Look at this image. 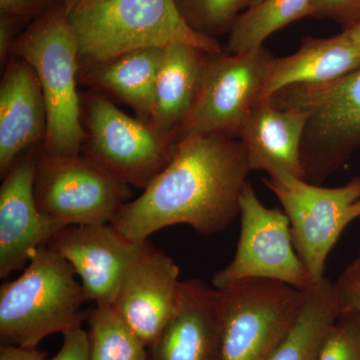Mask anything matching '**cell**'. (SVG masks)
Segmentation results:
<instances>
[{"instance_id":"1","label":"cell","mask_w":360,"mask_h":360,"mask_svg":"<svg viewBox=\"0 0 360 360\" xmlns=\"http://www.w3.org/2000/svg\"><path fill=\"white\" fill-rule=\"evenodd\" d=\"M250 172L238 139L182 137L167 167L139 198L122 206L111 225L137 243L176 224L189 225L201 236L219 233L240 213V196Z\"/></svg>"},{"instance_id":"2","label":"cell","mask_w":360,"mask_h":360,"mask_svg":"<svg viewBox=\"0 0 360 360\" xmlns=\"http://www.w3.org/2000/svg\"><path fill=\"white\" fill-rule=\"evenodd\" d=\"M68 15L77 40L79 71L127 52L172 44L224 52L215 39L191 26L176 0H94Z\"/></svg>"},{"instance_id":"3","label":"cell","mask_w":360,"mask_h":360,"mask_svg":"<svg viewBox=\"0 0 360 360\" xmlns=\"http://www.w3.org/2000/svg\"><path fill=\"white\" fill-rule=\"evenodd\" d=\"M11 56L27 61L39 78L47 116L44 153L80 155L84 131L77 87L78 45L65 6L45 13L16 37Z\"/></svg>"},{"instance_id":"4","label":"cell","mask_w":360,"mask_h":360,"mask_svg":"<svg viewBox=\"0 0 360 360\" xmlns=\"http://www.w3.org/2000/svg\"><path fill=\"white\" fill-rule=\"evenodd\" d=\"M72 265L49 245H40L18 279L0 288L2 342L37 347L52 333L82 326L84 288Z\"/></svg>"},{"instance_id":"5","label":"cell","mask_w":360,"mask_h":360,"mask_svg":"<svg viewBox=\"0 0 360 360\" xmlns=\"http://www.w3.org/2000/svg\"><path fill=\"white\" fill-rule=\"evenodd\" d=\"M270 98L309 113L302 163L310 184L321 186L360 148V68L328 84L288 87Z\"/></svg>"},{"instance_id":"6","label":"cell","mask_w":360,"mask_h":360,"mask_svg":"<svg viewBox=\"0 0 360 360\" xmlns=\"http://www.w3.org/2000/svg\"><path fill=\"white\" fill-rule=\"evenodd\" d=\"M80 101L84 155L129 186L146 189L172 161L176 143L96 90L80 94Z\"/></svg>"},{"instance_id":"7","label":"cell","mask_w":360,"mask_h":360,"mask_svg":"<svg viewBox=\"0 0 360 360\" xmlns=\"http://www.w3.org/2000/svg\"><path fill=\"white\" fill-rule=\"evenodd\" d=\"M34 194L40 212L61 229L111 224L131 198L129 186L86 155H51L41 144Z\"/></svg>"},{"instance_id":"8","label":"cell","mask_w":360,"mask_h":360,"mask_svg":"<svg viewBox=\"0 0 360 360\" xmlns=\"http://www.w3.org/2000/svg\"><path fill=\"white\" fill-rule=\"evenodd\" d=\"M290 220L293 245L311 283L324 278L329 253L348 225L360 219V176L322 187L291 175L264 179Z\"/></svg>"},{"instance_id":"9","label":"cell","mask_w":360,"mask_h":360,"mask_svg":"<svg viewBox=\"0 0 360 360\" xmlns=\"http://www.w3.org/2000/svg\"><path fill=\"white\" fill-rule=\"evenodd\" d=\"M224 309L222 360H265L295 323L304 290L270 279L219 290Z\"/></svg>"},{"instance_id":"10","label":"cell","mask_w":360,"mask_h":360,"mask_svg":"<svg viewBox=\"0 0 360 360\" xmlns=\"http://www.w3.org/2000/svg\"><path fill=\"white\" fill-rule=\"evenodd\" d=\"M240 236L233 259L212 277L217 290L245 279L281 281L297 290L311 285L309 272L296 252L290 220L283 210L259 200L252 184L240 196Z\"/></svg>"},{"instance_id":"11","label":"cell","mask_w":360,"mask_h":360,"mask_svg":"<svg viewBox=\"0 0 360 360\" xmlns=\"http://www.w3.org/2000/svg\"><path fill=\"white\" fill-rule=\"evenodd\" d=\"M274 56L267 49L212 54L200 96L176 141L193 134L238 139L243 122L262 96Z\"/></svg>"},{"instance_id":"12","label":"cell","mask_w":360,"mask_h":360,"mask_svg":"<svg viewBox=\"0 0 360 360\" xmlns=\"http://www.w3.org/2000/svg\"><path fill=\"white\" fill-rule=\"evenodd\" d=\"M148 240H129L111 224L70 225L47 245L68 260L82 279L85 300L112 305L130 264Z\"/></svg>"},{"instance_id":"13","label":"cell","mask_w":360,"mask_h":360,"mask_svg":"<svg viewBox=\"0 0 360 360\" xmlns=\"http://www.w3.org/2000/svg\"><path fill=\"white\" fill-rule=\"evenodd\" d=\"M39 146L25 151L4 174L0 187V277L22 269L34 251L61 227L45 217L34 194Z\"/></svg>"},{"instance_id":"14","label":"cell","mask_w":360,"mask_h":360,"mask_svg":"<svg viewBox=\"0 0 360 360\" xmlns=\"http://www.w3.org/2000/svg\"><path fill=\"white\" fill-rule=\"evenodd\" d=\"M180 290L179 266L148 243L127 269L112 307L148 347L174 314Z\"/></svg>"},{"instance_id":"15","label":"cell","mask_w":360,"mask_h":360,"mask_svg":"<svg viewBox=\"0 0 360 360\" xmlns=\"http://www.w3.org/2000/svg\"><path fill=\"white\" fill-rule=\"evenodd\" d=\"M221 293L200 279L181 281L179 305L155 342L148 360H222Z\"/></svg>"},{"instance_id":"16","label":"cell","mask_w":360,"mask_h":360,"mask_svg":"<svg viewBox=\"0 0 360 360\" xmlns=\"http://www.w3.org/2000/svg\"><path fill=\"white\" fill-rule=\"evenodd\" d=\"M309 113L259 99L243 122L238 139L251 172L288 174L305 180L302 144Z\"/></svg>"},{"instance_id":"17","label":"cell","mask_w":360,"mask_h":360,"mask_svg":"<svg viewBox=\"0 0 360 360\" xmlns=\"http://www.w3.org/2000/svg\"><path fill=\"white\" fill-rule=\"evenodd\" d=\"M47 116L37 73L25 59L11 56L0 84V174L16 158L42 144Z\"/></svg>"},{"instance_id":"18","label":"cell","mask_w":360,"mask_h":360,"mask_svg":"<svg viewBox=\"0 0 360 360\" xmlns=\"http://www.w3.org/2000/svg\"><path fill=\"white\" fill-rule=\"evenodd\" d=\"M360 68V44L347 32L302 40L300 49L285 58H274L260 99L296 85L328 84Z\"/></svg>"},{"instance_id":"19","label":"cell","mask_w":360,"mask_h":360,"mask_svg":"<svg viewBox=\"0 0 360 360\" xmlns=\"http://www.w3.org/2000/svg\"><path fill=\"white\" fill-rule=\"evenodd\" d=\"M210 56L193 45L172 44L163 49L153 127L167 141L176 143L177 134L193 110Z\"/></svg>"},{"instance_id":"20","label":"cell","mask_w":360,"mask_h":360,"mask_svg":"<svg viewBox=\"0 0 360 360\" xmlns=\"http://www.w3.org/2000/svg\"><path fill=\"white\" fill-rule=\"evenodd\" d=\"M163 49H136L120 54L101 65L80 70L78 82L127 104L137 118L153 125L156 78Z\"/></svg>"},{"instance_id":"21","label":"cell","mask_w":360,"mask_h":360,"mask_svg":"<svg viewBox=\"0 0 360 360\" xmlns=\"http://www.w3.org/2000/svg\"><path fill=\"white\" fill-rule=\"evenodd\" d=\"M341 312L335 283L322 278L304 290L300 315L290 333L265 360H317Z\"/></svg>"},{"instance_id":"22","label":"cell","mask_w":360,"mask_h":360,"mask_svg":"<svg viewBox=\"0 0 360 360\" xmlns=\"http://www.w3.org/2000/svg\"><path fill=\"white\" fill-rule=\"evenodd\" d=\"M311 0H262L248 7L234 21L227 53H243L264 47L265 40L290 23L309 16Z\"/></svg>"},{"instance_id":"23","label":"cell","mask_w":360,"mask_h":360,"mask_svg":"<svg viewBox=\"0 0 360 360\" xmlns=\"http://www.w3.org/2000/svg\"><path fill=\"white\" fill-rule=\"evenodd\" d=\"M90 360H148V350L112 305L87 312Z\"/></svg>"},{"instance_id":"24","label":"cell","mask_w":360,"mask_h":360,"mask_svg":"<svg viewBox=\"0 0 360 360\" xmlns=\"http://www.w3.org/2000/svg\"><path fill=\"white\" fill-rule=\"evenodd\" d=\"M191 25L198 32L213 37L231 27L238 18V11L248 0H186ZM214 39V37H213Z\"/></svg>"},{"instance_id":"25","label":"cell","mask_w":360,"mask_h":360,"mask_svg":"<svg viewBox=\"0 0 360 360\" xmlns=\"http://www.w3.org/2000/svg\"><path fill=\"white\" fill-rule=\"evenodd\" d=\"M317 360H360V314H340Z\"/></svg>"},{"instance_id":"26","label":"cell","mask_w":360,"mask_h":360,"mask_svg":"<svg viewBox=\"0 0 360 360\" xmlns=\"http://www.w3.org/2000/svg\"><path fill=\"white\" fill-rule=\"evenodd\" d=\"M309 16L328 18L347 30L360 22V0H311Z\"/></svg>"},{"instance_id":"27","label":"cell","mask_w":360,"mask_h":360,"mask_svg":"<svg viewBox=\"0 0 360 360\" xmlns=\"http://www.w3.org/2000/svg\"><path fill=\"white\" fill-rule=\"evenodd\" d=\"M335 288L341 314H360V252L338 277Z\"/></svg>"},{"instance_id":"28","label":"cell","mask_w":360,"mask_h":360,"mask_svg":"<svg viewBox=\"0 0 360 360\" xmlns=\"http://www.w3.org/2000/svg\"><path fill=\"white\" fill-rule=\"evenodd\" d=\"M65 341L58 354L51 360H90L89 331L77 326L63 333Z\"/></svg>"},{"instance_id":"29","label":"cell","mask_w":360,"mask_h":360,"mask_svg":"<svg viewBox=\"0 0 360 360\" xmlns=\"http://www.w3.org/2000/svg\"><path fill=\"white\" fill-rule=\"evenodd\" d=\"M54 0H0L1 15L18 18L28 16Z\"/></svg>"},{"instance_id":"30","label":"cell","mask_w":360,"mask_h":360,"mask_svg":"<svg viewBox=\"0 0 360 360\" xmlns=\"http://www.w3.org/2000/svg\"><path fill=\"white\" fill-rule=\"evenodd\" d=\"M15 20L11 16L1 15L0 18V61L1 65H6L11 58V49L15 37Z\"/></svg>"},{"instance_id":"31","label":"cell","mask_w":360,"mask_h":360,"mask_svg":"<svg viewBox=\"0 0 360 360\" xmlns=\"http://www.w3.org/2000/svg\"><path fill=\"white\" fill-rule=\"evenodd\" d=\"M46 352L37 347H25L11 343L2 342L0 347V360H47Z\"/></svg>"},{"instance_id":"32","label":"cell","mask_w":360,"mask_h":360,"mask_svg":"<svg viewBox=\"0 0 360 360\" xmlns=\"http://www.w3.org/2000/svg\"><path fill=\"white\" fill-rule=\"evenodd\" d=\"M92 1L94 0H70V4L65 6L66 13H70L71 11H77L80 7H84Z\"/></svg>"},{"instance_id":"33","label":"cell","mask_w":360,"mask_h":360,"mask_svg":"<svg viewBox=\"0 0 360 360\" xmlns=\"http://www.w3.org/2000/svg\"><path fill=\"white\" fill-rule=\"evenodd\" d=\"M345 32H347L348 34L355 40V41L360 44V22L357 23L356 25L352 26V27L345 30Z\"/></svg>"},{"instance_id":"34","label":"cell","mask_w":360,"mask_h":360,"mask_svg":"<svg viewBox=\"0 0 360 360\" xmlns=\"http://www.w3.org/2000/svg\"><path fill=\"white\" fill-rule=\"evenodd\" d=\"M260 1H262V0H248V2H246V6L251 7L255 6V4H259Z\"/></svg>"},{"instance_id":"35","label":"cell","mask_w":360,"mask_h":360,"mask_svg":"<svg viewBox=\"0 0 360 360\" xmlns=\"http://www.w3.org/2000/svg\"><path fill=\"white\" fill-rule=\"evenodd\" d=\"M59 1L63 2V6H68V4H70V0H59Z\"/></svg>"}]
</instances>
